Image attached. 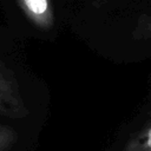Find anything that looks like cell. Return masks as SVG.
<instances>
[{
  "instance_id": "5",
  "label": "cell",
  "mask_w": 151,
  "mask_h": 151,
  "mask_svg": "<svg viewBox=\"0 0 151 151\" xmlns=\"http://www.w3.org/2000/svg\"><path fill=\"white\" fill-rule=\"evenodd\" d=\"M17 139L18 134L13 127L0 124V151H11Z\"/></svg>"
},
{
  "instance_id": "3",
  "label": "cell",
  "mask_w": 151,
  "mask_h": 151,
  "mask_svg": "<svg viewBox=\"0 0 151 151\" xmlns=\"http://www.w3.org/2000/svg\"><path fill=\"white\" fill-rule=\"evenodd\" d=\"M131 28L132 42L151 53V8L143 11L136 18Z\"/></svg>"
},
{
  "instance_id": "1",
  "label": "cell",
  "mask_w": 151,
  "mask_h": 151,
  "mask_svg": "<svg viewBox=\"0 0 151 151\" xmlns=\"http://www.w3.org/2000/svg\"><path fill=\"white\" fill-rule=\"evenodd\" d=\"M29 113L14 72L0 60V116L22 119Z\"/></svg>"
},
{
  "instance_id": "4",
  "label": "cell",
  "mask_w": 151,
  "mask_h": 151,
  "mask_svg": "<svg viewBox=\"0 0 151 151\" xmlns=\"http://www.w3.org/2000/svg\"><path fill=\"white\" fill-rule=\"evenodd\" d=\"M122 151H151V114L127 139Z\"/></svg>"
},
{
  "instance_id": "2",
  "label": "cell",
  "mask_w": 151,
  "mask_h": 151,
  "mask_svg": "<svg viewBox=\"0 0 151 151\" xmlns=\"http://www.w3.org/2000/svg\"><path fill=\"white\" fill-rule=\"evenodd\" d=\"M28 22L42 33L55 29L57 18L52 0H17Z\"/></svg>"
},
{
  "instance_id": "6",
  "label": "cell",
  "mask_w": 151,
  "mask_h": 151,
  "mask_svg": "<svg viewBox=\"0 0 151 151\" xmlns=\"http://www.w3.org/2000/svg\"><path fill=\"white\" fill-rule=\"evenodd\" d=\"M113 2V0H94V2L98 5V6H101V5H105V4H109V2ZM123 1V0H122Z\"/></svg>"
}]
</instances>
